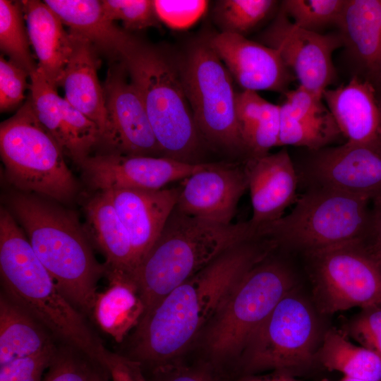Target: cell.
Returning a JSON list of instances; mask_svg holds the SVG:
<instances>
[{
	"instance_id": "e575fe53",
	"label": "cell",
	"mask_w": 381,
	"mask_h": 381,
	"mask_svg": "<svg viewBox=\"0 0 381 381\" xmlns=\"http://www.w3.org/2000/svg\"><path fill=\"white\" fill-rule=\"evenodd\" d=\"M98 368H101L68 346L57 350L42 381H91Z\"/></svg>"
},
{
	"instance_id": "4fadbf2b",
	"label": "cell",
	"mask_w": 381,
	"mask_h": 381,
	"mask_svg": "<svg viewBox=\"0 0 381 381\" xmlns=\"http://www.w3.org/2000/svg\"><path fill=\"white\" fill-rule=\"evenodd\" d=\"M260 38L279 53L299 86L322 98L336 77L332 57L343 45L339 32L326 35L298 28L280 8Z\"/></svg>"
},
{
	"instance_id": "8992f818",
	"label": "cell",
	"mask_w": 381,
	"mask_h": 381,
	"mask_svg": "<svg viewBox=\"0 0 381 381\" xmlns=\"http://www.w3.org/2000/svg\"><path fill=\"white\" fill-rule=\"evenodd\" d=\"M272 252L243 275L197 339L202 361L226 378L253 330L296 286L292 269Z\"/></svg>"
},
{
	"instance_id": "d4e9b609",
	"label": "cell",
	"mask_w": 381,
	"mask_h": 381,
	"mask_svg": "<svg viewBox=\"0 0 381 381\" xmlns=\"http://www.w3.org/2000/svg\"><path fill=\"white\" fill-rule=\"evenodd\" d=\"M85 208L92 236L106 258V273L133 279L137 264L130 238L107 192H99Z\"/></svg>"
},
{
	"instance_id": "ee69618b",
	"label": "cell",
	"mask_w": 381,
	"mask_h": 381,
	"mask_svg": "<svg viewBox=\"0 0 381 381\" xmlns=\"http://www.w3.org/2000/svg\"><path fill=\"white\" fill-rule=\"evenodd\" d=\"M370 224L365 243L381 265V195L372 200Z\"/></svg>"
},
{
	"instance_id": "d590c367",
	"label": "cell",
	"mask_w": 381,
	"mask_h": 381,
	"mask_svg": "<svg viewBox=\"0 0 381 381\" xmlns=\"http://www.w3.org/2000/svg\"><path fill=\"white\" fill-rule=\"evenodd\" d=\"M280 131V105L267 102L260 121L243 135L248 157L269 153L278 146Z\"/></svg>"
},
{
	"instance_id": "7bdbcfd3",
	"label": "cell",
	"mask_w": 381,
	"mask_h": 381,
	"mask_svg": "<svg viewBox=\"0 0 381 381\" xmlns=\"http://www.w3.org/2000/svg\"><path fill=\"white\" fill-rule=\"evenodd\" d=\"M267 102L255 91L243 90L236 93L235 110L242 138L262 118Z\"/></svg>"
},
{
	"instance_id": "74e56055",
	"label": "cell",
	"mask_w": 381,
	"mask_h": 381,
	"mask_svg": "<svg viewBox=\"0 0 381 381\" xmlns=\"http://www.w3.org/2000/svg\"><path fill=\"white\" fill-rule=\"evenodd\" d=\"M29 73L2 55L0 57V110L1 112L16 108L25 98Z\"/></svg>"
},
{
	"instance_id": "5b68a950",
	"label": "cell",
	"mask_w": 381,
	"mask_h": 381,
	"mask_svg": "<svg viewBox=\"0 0 381 381\" xmlns=\"http://www.w3.org/2000/svg\"><path fill=\"white\" fill-rule=\"evenodd\" d=\"M141 97L164 157L202 163L198 130L174 58L135 37L119 59Z\"/></svg>"
},
{
	"instance_id": "5bb4252c",
	"label": "cell",
	"mask_w": 381,
	"mask_h": 381,
	"mask_svg": "<svg viewBox=\"0 0 381 381\" xmlns=\"http://www.w3.org/2000/svg\"><path fill=\"white\" fill-rule=\"evenodd\" d=\"M106 124L98 144L107 153L164 157L138 90L122 64L111 68L103 86Z\"/></svg>"
},
{
	"instance_id": "6da1fadb",
	"label": "cell",
	"mask_w": 381,
	"mask_h": 381,
	"mask_svg": "<svg viewBox=\"0 0 381 381\" xmlns=\"http://www.w3.org/2000/svg\"><path fill=\"white\" fill-rule=\"evenodd\" d=\"M275 249L272 241L258 236L222 253L142 317L123 356L138 363L145 374L182 361L243 275Z\"/></svg>"
},
{
	"instance_id": "7402d4cb",
	"label": "cell",
	"mask_w": 381,
	"mask_h": 381,
	"mask_svg": "<svg viewBox=\"0 0 381 381\" xmlns=\"http://www.w3.org/2000/svg\"><path fill=\"white\" fill-rule=\"evenodd\" d=\"M69 32L90 43L97 52L119 60L134 36L116 26L105 16L101 1L45 0Z\"/></svg>"
},
{
	"instance_id": "4316f807",
	"label": "cell",
	"mask_w": 381,
	"mask_h": 381,
	"mask_svg": "<svg viewBox=\"0 0 381 381\" xmlns=\"http://www.w3.org/2000/svg\"><path fill=\"white\" fill-rule=\"evenodd\" d=\"M56 348L53 336L4 292L0 296V365Z\"/></svg>"
},
{
	"instance_id": "d6a6232c",
	"label": "cell",
	"mask_w": 381,
	"mask_h": 381,
	"mask_svg": "<svg viewBox=\"0 0 381 381\" xmlns=\"http://www.w3.org/2000/svg\"><path fill=\"white\" fill-rule=\"evenodd\" d=\"M346 0H285L281 9L298 28L322 33L325 28L338 27Z\"/></svg>"
},
{
	"instance_id": "ba28073f",
	"label": "cell",
	"mask_w": 381,
	"mask_h": 381,
	"mask_svg": "<svg viewBox=\"0 0 381 381\" xmlns=\"http://www.w3.org/2000/svg\"><path fill=\"white\" fill-rule=\"evenodd\" d=\"M0 152L8 181L21 192L71 201L78 185L59 144L36 117L28 99L1 123Z\"/></svg>"
},
{
	"instance_id": "836d02e7",
	"label": "cell",
	"mask_w": 381,
	"mask_h": 381,
	"mask_svg": "<svg viewBox=\"0 0 381 381\" xmlns=\"http://www.w3.org/2000/svg\"><path fill=\"white\" fill-rule=\"evenodd\" d=\"M103 11L112 22L121 20L126 30L157 27L160 22L151 0H102Z\"/></svg>"
},
{
	"instance_id": "30bf717a",
	"label": "cell",
	"mask_w": 381,
	"mask_h": 381,
	"mask_svg": "<svg viewBox=\"0 0 381 381\" xmlns=\"http://www.w3.org/2000/svg\"><path fill=\"white\" fill-rule=\"evenodd\" d=\"M318 338L315 312L296 286L251 333L234 372L238 377L265 370L291 375L308 368L315 361Z\"/></svg>"
},
{
	"instance_id": "f1b7e54d",
	"label": "cell",
	"mask_w": 381,
	"mask_h": 381,
	"mask_svg": "<svg viewBox=\"0 0 381 381\" xmlns=\"http://www.w3.org/2000/svg\"><path fill=\"white\" fill-rule=\"evenodd\" d=\"M30 79L29 100L36 117L71 158L72 147L64 119L63 97L37 67L30 74Z\"/></svg>"
},
{
	"instance_id": "b9f144b4",
	"label": "cell",
	"mask_w": 381,
	"mask_h": 381,
	"mask_svg": "<svg viewBox=\"0 0 381 381\" xmlns=\"http://www.w3.org/2000/svg\"><path fill=\"white\" fill-rule=\"evenodd\" d=\"M286 99L280 105L282 113L296 119L321 117L329 111L325 107L322 97L298 86L285 92Z\"/></svg>"
},
{
	"instance_id": "484cf974",
	"label": "cell",
	"mask_w": 381,
	"mask_h": 381,
	"mask_svg": "<svg viewBox=\"0 0 381 381\" xmlns=\"http://www.w3.org/2000/svg\"><path fill=\"white\" fill-rule=\"evenodd\" d=\"M109 285L97 293L92 318L116 342H122L140 321L145 306L133 279L118 272H107Z\"/></svg>"
},
{
	"instance_id": "9a60e30c",
	"label": "cell",
	"mask_w": 381,
	"mask_h": 381,
	"mask_svg": "<svg viewBox=\"0 0 381 381\" xmlns=\"http://www.w3.org/2000/svg\"><path fill=\"white\" fill-rule=\"evenodd\" d=\"M211 164L187 163L166 157L102 152L90 155L78 166L87 183L104 192L121 188L162 189Z\"/></svg>"
},
{
	"instance_id": "f6af8a7d",
	"label": "cell",
	"mask_w": 381,
	"mask_h": 381,
	"mask_svg": "<svg viewBox=\"0 0 381 381\" xmlns=\"http://www.w3.org/2000/svg\"><path fill=\"white\" fill-rule=\"evenodd\" d=\"M231 381H300L293 377L291 374L274 371L265 375H248L238 377Z\"/></svg>"
},
{
	"instance_id": "f35d334b",
	"label": "cell",
	"mask_w": 381,
	"mask_h": 381,
	"mask_svg": "<svg viewBox=\"0 0 381 381\" xmlns=\"http://www.w3.org/2000/svg\"><path fill=\"white\" fill-rule=\"evenodd\" d=\"M343 332L381 357V306L362 309Z\"/></svg>"
},
{
	"instance_id": "7c38bea8",
	"label": "cell",
	"mask_w": 381,
	"mask_h": 381,
	"mask_svg": "<svg viewBox=\"0 0 381 381\" xmlns=\"http://www.w3.org/2000/svg\"><path fill=\"white\" fill-rule=\"evenodd\" d=\"M294 164L306 188H329L370 200L381 195V138L308 150Z\"/></svg>"
},
{
	"instance_id": "60d3db41",
	"label": "cell",
	"mask_w": 381,
	"mask_h": 381,
	"mask_svg": "<svg viewBox=\"0 0 381 381\" xmlns=\"http://www.w3.org/2000/svg\"><path fill=\"white\" fill-rule=\"evenodd\" d=\"M146 376L147 381H228L203 361L192 365L182 361L157 368Z\"/></svg>"
},
{
	"instance_id": "1f68e13d",
	"label": "cell",
	"mask_w": 381,
	"mask_h": 381,
	"mask_svg": "<svg viewBox=\"0 0 381 381\" xmlns=\"http://www.w3.org/2000/svg\"><path fill=\"white\" fill-rule=\"evenodd\" d=\"M273 0H221L215 3L212 18L220 32L245 35L272 11Z\"/></svg>"
},
{
	"instance_id": "681fc988",
	"label": "cell",
	"mask_w": 381,
	"mask_h": 381,
	"mask_svg": "<svg viewBox=\"0 0 381 381\" xmlns=\"http://www.w3.org/2000/svg\"><path fill=\"white\" fill-rule=\"evenodd\" d=\"M339 381H370V380H361V379H357V378H352L344 376L341 380Z\"/></svg>"
},
{
	"instance_id": "2e32d148",
	"label": "cell",
	"mask_w": 381,
	"mask_h": 381,
	"mask_svg": "<svg viewBox=\"0 0 381 381\" xmlns=\"http://www.w3.org/2000/svg\"><path fill=\"white\" fill-rule=\"evenodd\" d=\"M248 188L244 163H212L184 179L175 207L189 216L230 224Z\"/></svg>"
},
{
	"instance_id": "3957f363",
	"label": "cell",
	"mask_w": 381,
	"mask_h": 381,
	"mask_svg": "<svg viewBox=\"0 0 381 381\" xmlns=\"http://www.w3.org/2000/svg\"><path fill=\"white\" fill-rule=\"evenodd\" d=\"M8 205L56 286L79 311L92 318L97 282L106 269L95 258L77 217L46 198L28 193L11 194Z\"/></svg>"
},
{
	"instance_id": "8d00e7d4",
	"label": "cell",
	"mask_w": 381,
	"mask_h": 381,
	"mask_svg": "<svg viewBox=\"0 0 381 381\" xmlns=\"http://www.w3.org/2000/svg\"><path fill=\"white\" fill-rule=\"evenodd\" d=\"M160 22L170 28L183 30L194 25L206 12L205 0H153Z\"/></svg>"
},
{
	"instance_id": "44dd1931",
	"label": "cell",
	"mask_w": 381,
	"mask_h": 381,
	"mask_svg": "<svg viewBox=\"0 0 381 381\" xmlns=\"http://www.w3.org/2000/svg\"><path fill=\"white\" fill-rule=\"evenodd\" d=\"M20 1L37 68L57 87L74 49V36L44 1Z\"/></svg>"
},
{
	"instance_id": "9c48e42d",
	"label": "cell",
	"mask_w": 381,
	"mask_h": 381,
	"mask_svg": "<svg viewBox=\"0 0 381 381\" xmlns=\"http://www.w3.org/2000/svg\"><path fill=\"white\" fill-rule=\"evenodd\" d=\"M174 60L205 144L229 153L248 154L236 115L234 79L208 35L191 42Z\"/></svg>"
},
{
	"instance_id": "e0dca14e",
	"label": "cell",
	"mask_w": 381,
	"mask_h": 381,
	"mask_svg": "<svg viewBox=\"0 0 381 381\" xmlns=\"http://www.w3.org/2000/svg\"><path fill=\"white\" fill-rule=\"evenodd\" d=\"M208 39L233 79L243 90L288 91L293 73L277 50L230 32L214 33L208 35Z\"/></svg>"
},
{
	"instance_id": "cb8c5ba5",
	"label": "cell",
	"mask_w": 381,
	"mask_h": 381,
	"mask_svg": "<svg viewBox=\"0 0 381 381\" xmlns=\"http://www.w3.org/2000/svg\"><path fill=\"white\" fill-rule=\"evenodd\" d=\"M338 28L365 78L381 58V0H346Z\"/></svg>"
},
{
	"instance_id": "83f0119b",
	"label": "cell",
	"mask_w": 381,
	"mask_h": 381,
	"mask_svg": "<svg viewBox=\"0 0 381 381\" xmlns=\"http://www.w3.org/2000/svg\"><path fill=\"white\" fill-rule=\"evenodd\" d=\"M315 360L329 371L370 381H381V357L374 351L352 344L347 335L334 328L322 337Z\"/></svg>"
},
{
	"instance_id": "52a82bcc",
	"label": "cell",
	"mask_w": 381,
	"mask_h": 381,
	"mask_svg": "<svg viewBox=\"0 0 381 381\" xmlns=\"http://www.w3.org/2000/svg\"><path fill=\"white\" fill-rule=\"evenodd\" d=\"M370 200L332 188L312 187L291 212L258 229L277 248L305 254L355 241H365L370 229Z\"/></svg>"
},
{
	"instance_id": "c3c4849f",
	"label": "cell",
	"mask_w": 381,
	"mask_h": 381,
	"mask_svg": "<svg viewBox=\"0 0 381 381\" xmlns=\"http://www.w3.org/2000/svg\"><path fill=\"white\" fill-rule=\"evenodd\" d=\"M376 94L380 112V135L381 137V91L376 92Z\"/></svg>"
},
{
	"instance_id": "ffe728a7",
	"label": "cell",
	"mask_w": 381,
	"mask_h": 381,
	"mask_svg": "<svg viewBox=\"0 0 381 381\" xmlns=\"http://www.w3.org/2000/svg\"><path fill=\"white\" fill-rule=\"evenodd\" d=\"M322 99L347 143L381 138L376 90L368 80L355 75L345 85L327 88Z\"/></svg>"
},
{
	"instance_id": "7dc6e473",
	"label": "cell",
	"mask_w": 381,
	"mask_h": 381,
	"mask_svg": "<svg viewBox=\"0 0 381 381\" xmlns=\"http://www.w3.org/2000/svg\"><path fill=\"white\" fill-rule=\"evenodd\" d=\"M91 381H111L107 374L102 369L98 368L95 373Z\"/></svg>"
},
{
	"instance_id": "ac0fdd59",
	"label": "cell",
	"mask_w": 381,
	"mask_h": 381,
	"mask_svg": "<svg viewBox=\"0 0 381 381\" xmlns=\"http://www.w3.org/2000/svg\"><path fill=\"white\" fill-rule=\"evenodd\" d=\"M248 176L253 214L248 222L258 230L283 216L296 199L298 178L288 151L247 158Z\"/></svg>"
},
{
	"instance_id": "bcb514c9",
	"label": "cell",
	"mask_w": 381,
	"mask_h": 381,
	"mask_svg": "<svg viewBox=\"0 0 381 381\" xmlns=\"http://www.w3.org/2000/svg\"><path fill=\"white\" fill-rule=\"evenodd\" d=\"M365 79L373 85L376 92L381 91V58Z\"/></svg>"
},
{
	"instance_id": "603a6c76",
	"label": "cell",
	"mask_w": 381,
	"mask_h": 381,
	"mask_svg": "<svg viewBox=\"0 0 381 381\" xmlns=\"http://www.w3.org/2000/svg\"><path fill=\"white\" fill-rule=\"evenodd\" d=\"M73 35L74 49L60 86L64 99L97 125L101 137L106 124V108L103 87L97 76V52L87 41Z\"/></svg>"
},
{
	"instance_id": "7a4b0ae2",
	"label": "cell",
	"mask_w": 381,
	"mask_h": 381,
	"mask_svg": "<svg viewBox=\"0 0 381 381\" xmlns=\"http://www.w3.org/2000/svg\"><path fill=\"white\" fill-rule=\"evenodd\" d=\"M12 213L0 209V272L4 293L53 336L108 373L121 356L109 351L61 293Z\"/></svg>"
},
{
	"instance_id": "f546056e",
	"label": "cell",
	"mask_w": 381,
	"mask_h": 381,
	"mask_svg": "<svg viewBox=\"0 0 381 381\" xmlns=\"http://www.w3.org/2000/svg\"><path fill=\"white\" fill-rule=\"evenodd\" d=\"M21 1L0 0V48L10 60L30 74L37 68Z\"/></svg>"
},
{
	"instance_id": "277c9868",
	"label": "cell",
	"mask_w": 381,
	"mask_h": 381,
	"mask_svg": "<svg viewBox=\"0 0 381 381\" xmlns=\"http://www.w3.org/2000/svg\"><path fill=\"white\" fill-rule=\"evenodd\" d=\"M258 236V230L248 221L221 224L175 207L133 277L144 303L143 315L222 253Z\"/></svg>"
},
{
	"instance_id": "d6986e66",
	"label": "cell",
	"mask_w": 381,
	"mask_h": 381,
	"mask_svg": "<svg viewBox=\"0 0 381 381\" xmlns=\"http://www.w3.org/2000/svg\"><path fill=\"white\" fill-rule=\"evenodd\" d=\"M180 188H121L106 191L127 231L137 268L174 210Z\"/></svg>"
},
{
	"instance_id": "8fae6325",
	"label": "cell",
	"mask_w": 381,
	"mask_h": 381,
	"mask_svg": "<svg viewBox=\"0 0 381 381\" xmlns=\"http://www.w3.org/2000/svg\"><path fill=\"white\" fill-rule=\"evenodd\" d=\"M305 256L320 313L381 306V265L363 241L335 245Z\"/></svg>"
},
{
	"instance_id": "ab89813d",
	"label": "cell",
	"mask_w": 381,
	"mask_h": 381,
	"mask_svg": "<svg viewBox=\"0 0 381 381\" xmlns=\"http://www.w3.org/2000/svg\"><path fill=\"white\" fill-rule=\"evenodd\" d=\"M58 349L0 365V381H42Z\"/></svg>"
},
{
	"instance_id": "4dcf8cb0",
	"label": "cell",
	"mask_w": 381,
	"mask_h": 381,
	"mask_svg": "<svg viewBox=\"0 0 381 381\" xmlns=\"http://www.w3.org/2000/svg\"><path fill=\"white\" fill-rule=\"evenodd\" d=\"M340 133L330 112L318 118L296 119L280 111L278 146L291 145L318 150L326 147Z\"/></svg>"
}]
</instances>
